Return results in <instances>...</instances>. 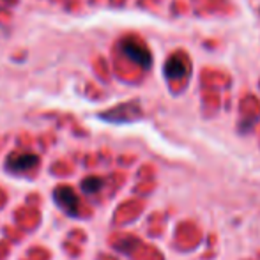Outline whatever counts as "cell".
I'll return each instance as SVG.
<instances>
[{
    "instance_id": "obj_3",
    "label": "cell",
    "mask_w": 260,
    "mask_h": 260,
    "mask_svg": "<svg viewBox=\"0 0 260 260\" xmlns=\"http://www.w3.org/2000/svg\"><path fill=\"white\" fill-rule=\"evenodd\" d=\"M39 165V156L32 152H16L6 159V170L11 174H27Z\"/></svg>"
},
{
    "instance_id": "obj_2",
    "label": "cell",
    "mask_w": 260,
    "mask_h": 260,
    "mask_svg": "<svg viewBox=\"0 0 260 260\" xmlns=\"http://www.w3.org/2000/svg\"><path fill=\"white\" fill-rule=\"evenodd\" d=\"M120 50L127 58H131L133 62H137L140 68L149 69L152 66V55L149 52V48L145 45H142L140 41L135 39H124L120 43Z\"/></svg>"
},
{
    "instance_id": "obj_1",
    "label": "cell",
    "mask_w": 260,
    "mask_h": 260,
    "mask_svg": "<svg viewBox=\"0 0 260 260\" xmlns=\"http://www.w3.org/2000/svg\"><path fill=\"white\" fill-rule=\"evenodd\" d=\"M52 199L55 206L68 218H78L80 216V197L76 195L71 186H57L52 191Z\"/></svg>"
},
{
    "instance_id": "obj_5",
    "label": "cell",
    "mask_w": 260,
    "mask_h": 260,
    "mask_svg": "<svg viewBox=\"0 0 260 260\" xmlns=\"http://www.w3.org/2000/svg\"><path fill=\"white\" fill-rule=\"evenodd\" d=\"M105 186V181L101 177H87L82 181V184H80V188H82V191L85 193V195H94V193H100L101 189H103Z\"/></svg>"
},
{
    "instance_id": "obj_4",
    "label": "cell",
    "mask_w": 260,
    "mask_h": 260,
    "mask_svg": "<svg viewBox=\"0 0 260 260\" xmlns=\"http://www.w3.org/2000/svg\"><path fill=\"white\" fill-rule=\"evenodd\" d=\"M186 71H188L186 62L179 57H172L170 60L167 62V66H165V75H167L168 78H181V76L186 75Z\"/></svg>"
}]
</instances>
